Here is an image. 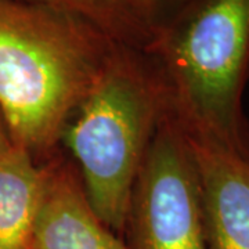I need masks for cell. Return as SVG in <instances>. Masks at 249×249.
Instances as JSON below:
<instances>
[{"instance_id": "obj_7", "label": "cell", "mask_w": 249, "mask_h": 249, "mask_svg": "<svg viewBox=\"0 0 249 249\" xmlns=\"http://www.w3.org/2000/svg\"><path fill=\"white\" fill-rule=\"evenodd\" d=\"M45 168L22 147L0 151V249H35Z\"/></svg>"}, {"instance_id": "obj_9", "label": "cell", "mask_w": 249, "mask_h": 249, "mask_svg": "<svg viewBox=\"0 0 249 249\" xmlns=\"http://www.w3.org/2000/svg\"><path fill=\"white\" fill-rule=\"evenodd\" d=\"M190 0H130L133 9L147 27H158Z\"/></svg>"}, {"instance_id": "obj_2", "label": "cell", "mask_w": 249, "mask_h": 249, "mask_svg": "<svg viewBox=\"0 0 249 249\" xmlns=\"http://www.w3.org/2000/svg\"><path fill=\"white\" fill-rule=\"evenodd\" d=\"M142 50L181 130L249 163V0H190Z\"/></svg>"}, {"instance_id": "obj_1", "label": "cell", "mask_w": 249, "mask_h": 249, "mask_svg": "<svg viewBox=\"0 0 249 249\" xmlns=\"http://www.w3.org/2000/svg\"><path fill=\"white\" fill-rule=\"evenodd\" d=\"M116 45L71 13L0 0V118L11 142L50 158Z\"/></svg>"}, {"instance_id": "obj_10", "label": "cell", "mask_w": 249, "mask_h": 249, "mask_svg": "<svg viewBox=\"0 0 249 249\" xmlns=\"http://www.w3.org/2000/svg\"><path fill=\"white\" fill-rule=\"evenodd\" d=\"M10 142H11V140H10L9 133H7V130L4 127V124H3V121L0 118V151L4 150Z\"/></svg>"}, {"instance_id": "obj_3", "label": "cell", "mask_w": 249, "mask_h": 249, "mask_svg": "<svg viewBox=\"0 0 249 249\" xmlns=\"http://www.w3.org/2000/svg\"><path fill=\"white\" fill-rule=\"evenodd\" d=\"M166 115L150 60L119 43L62 133L90 206L116 234L126 229L134 183Z\"/></svg>"}, {"instance_id": "obj_5", "label": "cell", "mask_w": 249, "mask_h": 249, "mask_svg": "<svg viewBox=\"0 0 249 249\" xmlns=\"http://www.w3.org/2000/svg\"><path fill=\"white\" fill-rule=\"evenodd\" d=\"M35 226V249H127L98 217L73 163L49 158Z\"/></svg>"}, {"instance_id": "obj_4", "label": "cell", "mask_w": 249, "mask_h": 249, "mask_svg": "<svg viewBox=\"0 0 249 249\" xmlns=\"http://www.w3.org/2000/svg\"><path fill=\"white\" fill-rule=\"evenodd\" d=\"M127 249H211L196 158L186 133L166 115L134 183Z\"/></svg>"}, {"instance_id": "obj_8", "label": "cell", "mask_w": 249, "mask_h": 249, "mask_svg": "<svg viewBox=\"0 0 249 249\" xmlns=\"http://www.w3.org/2000/svg\"><path fill=\"white\" fill-rule=\"evenodd\" d=\"M83 18L118 43L140 49L151 36L130 0H25Z\"/></svg>"}, {"instance_id": "obj_6", "label": "cell", "mask_w": 249, "mask_h": 249, "mask_svg": "<svg viewBox=\"0 0 249 249\" xmlns=\"http://www.w3.org/2000/svg\"><path fill=\"white\" fill-rule=\"evenodd\" d=\"M187 139L201 180L211 249H249V163L206 142Z\"/></svg>"}]
</instances>
